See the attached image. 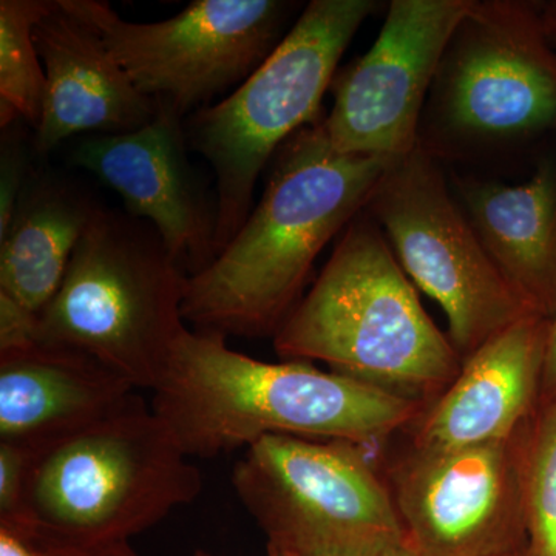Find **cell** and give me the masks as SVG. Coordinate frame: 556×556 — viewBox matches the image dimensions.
Here are the masks:
<instances>
[{
  "instance_id": "obj_8",
  "label": "cell",
  "mask_w": 556,
  "mask_h": 556,
  "mask_svg": "<svg viewBox=\"0 0 556 556\" xmlns=\"http://www.w3.org/2000/svg\"><path fill=\"white\" fill-rule=\"evenodd\" d=\"M365 212L413 285L444 309L448 338L463 361L536 314L490 257L441 161L426 150L417 148L388 167Z\"/></svg>"
},
{
  "instance_id": "obj_25",
  "label": "cell",
  "mask_w": 556,
  "mask_h": 556,
  "mask_svg": "<svg viewBox=\"0 0 556 556\" xmlns=\"http://www.w3.org/2000/svg\"><path fill=\"white\" fill-rule=\"evenodd\" d=\"M268 556H419L408 541L405 543L383 544V546L357 548V551L331 552V554L314 555H277L268 552Z\"/></svg>"
},
{
  "instance_id": "obj_16",
  "label": "cell",
  "mask_w": 556,
  "mask_h": 556,
  "mask_svg": "<svg viewBox=\"0 0 556 556\" xmlns=\"http://www.w3.org/2000/svg\"><path fill=\"white\" fill-rule=\"evenodd\" d=\"M100 362L36 345L0 353V442L35 448L115 415L138 396Z\"/></svg>"
},
{
  "instance_id": "obj_28",
  "label": "cell",
  "mask_w": 556,
  "mask_h": 556,
  "mask_svg": "<svg viewBox=\"0 0 556 556\" xmlns=\"http://www.w3.org/2000/svg\"><path fill=\"white\" fill-rule=\"evenodd\" d=\"M93 556H138L135 554L134 548L129 546V544H121V546L108 548V551H102L100 554Z\"/></svg>"
},
{
  "instance_id": "obj_20",
  "label": "cell",
  "mask_w": 556,
  "mask_h": 556,
  "mask_svg": "<svg viewBox=\"0 0 556 556\" xmlns=\"http://www.w3.org/2000/svg\"><path fill=\"white\" fill-rule=\"evenodd\" d=\"M525 556H556V396L541 399L525 431Z\"/></svg>"
},
{
  "instance_id": "obj_7",
  "label": "cell",
  "mask_w": 556,
  "mask_h": 556,
  "mask_svg": "<svg viewBox=\"0 0 556 556\" xmlns=\"http://www.w3.org/2000/svg\"><path fill=\"white\" fill-rule=\"evenodd\" d=\"M376 7L372 0H313L229 97L189 116L188 146L217 178L215 254L251 214L266 164L289 138L321 118L340 58Z\"/></svg>"
},
{
  "instance_id": "obj_26",
  "label": "cell",
  "mask_w": 556,
  "mask_h": 556,
  "mask_svg": "<svg viewBox=\"0 0 556 556\" xmlns=\"http://www.w3.org/2000/svg\"><path fill=\"white\" fill-rule=\"evenodd\" d=\"M556 396V311L551 317V331H548L546 365H544L543 391L541 399Z\"/></svg>"
},
{
  "instance_id": "obj_14",
  "label": "cell",
  "mask_w": 556,
  "mask_h": 556,
  "mask_svg": "<svg viewBox=\"0 0 556 556\" xmlns=\"http://www.w3.org/2000/svg\"><path fill=\"white\" fill-rule=\"evenodd\" d=\"M551 318L530 314L464 358L452 386L397 437L441 452L507 441L535 415L543 391Z\"/></svg>"
},
{
  "instance_id": "obj_27",
  "label": "cell",
  "mask_w": 556,
  "mask_h": 556,
  "mask_svg": "<svg viewBox=\"0 0 556 556\" xmlns=\"http://www.w3.org/2000/svg\"><path fill=\"white\" fill-rule=\"evenodd\" d=\"M544 24H546L548 36L556 46V0L543 3Z\"/></svg>"
},
{
  "instance_id": "obj_13",
  "label": "cell",
  "mask_w": 556,
  "mask_h": 556,
  "mask_svg": "<svg viewBox=\"0 0 556 556\" xmlns=\"http://www.w3.org/2000/svg\"><path fill=\"white\" fill-rule=\"evenodd\" d=\"M182 118L159 104L141 129L91 135L76 146L73 163L115 190L127 214L149 223L189 276L214 262L215 208L193 178Z\"/></svg>"
},
{
  "instance_id": "obj_21",
  "label": "cell",
  "mask_w": 556,
  "mask_h": 556,
  "mask_svg": "<svg viewBox=\"0 0 556 556\" xmlns=\"http://www.w3.org/2000/svg\"><path fill=\"white\" fill-rule=\"evenodd\" d=\"M30 448L0 442V521H9L20 508Z\"/></svg>"
},
{
  "instance_id": "obj_22",
  "label": "cell",
  "mask_w": 556,
  "mask_h": 556,
  "mask_svg": "<svg viewBox=\"0 0 556 556\" xmlns=\"http://www.w3.org/2000/svg\"><path fill=\"white\" fill-rule=\"evenodd\" d=\"M39 316L0 294V353L38 343Z\"/></svg>"
},
{
  "instance_id": "obj_5",
  "label": "cell",
  "mask_w": 556,
  "mask_h": 556,
  "mask_svg": "<svg viewBox=\"0 0 556 556\" xmlns=\"http://www.w3.org/2000/svg\"><path fill=\"white\" fill-rule=\"evenodd\" d=\"M188 278L149 223L98 206L40 313L38 343L86 354L153 391L189 329Z\"/></svg>"
},
{
  "instance_id": "obj_24",
  "label": "cell",
  "mask_w": 556,
  "mask_h": 556,
  "mask_svg": "<svg viewBox=\"0 0 556 556\" xmlns=\"http://www.w3.org/2000/svg\"><path fill=\"white\" fill-rule=\"evenodd\" d=\"M0 556H70L60 548L40 543L24 530L0 525Z\"/></svg>"
},
{
  "instance_id": "obj_6",
  "label": "cell",
  "mask_w": 556,
  "mask_h": 556,
  "mask_svg": "<svg viewBox=\"0 0 556 556\" xmlns=\"http://www.w3.org/2000/svg\"><path fill=\"white\" fill-rule=\"evenodd\" d=\"M555 137L556 46L543 3L473 0L439 64L417 148L466 160Z\"/></svg>"
},
{
  "instance_id": "obj_23",
  "label": "cell",
  "mask_w": 556,
  "mask_h": 556,
  "mask_svg": "<svg viewBox=\"0 0 556 556\" xmlns=\"http://www.w3.org/2000/svg\"><path fill=\"white\" fill-rule=\"evenodd\" d=\"M22 153L16 142H2L0 163V237L5 236L21 200Z\"/></svg>"
},
{
  "instance_id": "obj_18",
  "label": "cell",
  "mask_w": 556,
  "mask_h": 556,
  "mask_svg": "<svg viewBox=\"0 0 556 556\" xmlns=\"http://www.w3.org/2000/svg\"><path fill=\"white\" fill-rule=\"evenodd\" d=\"M97 207L56 179H39L25 189L0 237V294L40 316L60 291Z\"/></svg>"
},
{
  "instance_id": "obj_4",
  "label": "cell",
  "mask_w": 556,
  "mask_h": 556,
  "mask_svg": "<svg viewBox=\"0 0 556 556\" xmlns=\"http://www.w3.org/2000/svg\"><path fill=\"white\" fill-rule=\"evenodd\" d=\"M199 468L137 396L98 422L30 448L9 525L70 556H93L197 500Z\"/></svg>"
},
{
  "instance_id": "obj_19",
  "label": "cell",
  "mask_w": 556,
  "mask_h": 556,
  "mask_svg": "<svg viewBox=\"0 0 556 556\" xmlns=\"http://www.w3.org/2000/svg\"><path fill=\"white\" fill-rule=\"evenodd\" d=\"M53 0L0 2V124L24 119L38 130L47 78L35 42V27Z\"/></svg>"
},
{
  "instance_id": "obj_17",
  "label": "cell",
  "mask_w": 556,
  "mask_h": 556,
  "mask_svg": "<svg viewBox=\"0 0 556 556\" xmlns=\"http://www.w3.org/2000/svg\"><path fill=\"white\" fill-rule=\"evenodd\" d=\"M457 203L501 273L541 316L556 311V155L541 156L529 181L452 175Z\"/></svg>"
},
{
  "instance_id": "obj_12",
  "label": "cell",
  "mask_w": 556,
  "mask_h": 556,
  "mask_svg": "<svg viewBox=\"0 0 556 556\" xmlns=\"http://www.w3.org/2000/svg\"><path fill=\"white\" fill-rule=\"evenodd\" d=\"M473 0H393L371 49L332 80L325 116L332 148L348 155L404 159L419 146L420 121L439 64Z\"/></svg>"
},
{
  "instance_id": "obj_30",
  "label": "cell",
  "mask_w": 556,
  "mask_h": 556,
  "mask_svg": "<svg viewBox=\"0 0 556 556\" xmlns=\"http://www.w3.org/2000/svg\"><path fill=\"white\" fill-rule=\"evenodd\" d=\"M197 556H207L206 554H197Z\"/></svg>"
},
{
  "instance_id": "obj_1",
  "label": "cell",
  "mask_w": 556,
  "mask_h": 556,
  "mask_svg": "<svg viewBox=\"0 0 556 556\" xmlns=\"http://www.w3.org/2000/svg\"><path fill=\"white\" fill-rule=\"evenodd\" d=\"M394 161L338 152L324 118L289 138L239 232L189 276L186 324L226 338H274L302 300L320 252L367 207Z\"/></svg>"
},
{
  "instance_id": "obj_15",
  "label": "cell",
  "mask_w": 556,
  "mask_h": 556,
  "mask_svg": "<svg viewBox=\"0 0 556 556\" xmlns=\"http://www.w3.org/2000/svg\"><path fill=\"white\" fill-rule=\"evenodd\" d=\"M33 35L47 78L38 152L80 134H129L155 118L159 104L138 90L101 36L60 0L51 2Z\"/></svg>"
},
{
  "instance_id": "obj_29",
  "label": "cell",
  "mask_w": 556,
  "mask_h": 556,
  "mask_svg": "<svg viewBox=\"0 0 556 556\" xmlns=\"http://www.w3.org/2000/svg\"><path fill=\"white\" fill-rule=\"evenodd\" d=\"M522 552H525V551H522ZM522 552H518V554L510 555V556H525V555H522Z\"/></svg>"
},
{
  "instance_id": "obj_2",
  "label": "cell",
  "mask_w": 556,
  "mask_h": 556,
  "mask_svg": "<svg viewBox=\"0 0 556 556\" xmlns=\"http://www.w3.org/2000/svg\"><path fill=\"white\" fill-rule=\"evenodd\" d=\"M152 409L186 455L212 457L269 434L386 444L426 407L311 362L257 361L219 332L188 329Z\"/></svg>"
},
{
  "instance_id": "obj_3",
  "label": "cell",
  "mask_w": 556,
  "mask_h": 556,
  "mask_svg": "<svg viewBox=\"0 0 556 556\" xmlns=\"http://www.w3.org/2000/svg\"><path fill=\"white\" fill-rule=\"evenodd\" d=\"M273 340L285 361L324 362L426 408L464 364L365 208Z\"/></svg>"
},
{
  "instance_id": "obj_9",
  "label": "cell",
  "mask_w": 556,
  "mask_h": 556,
  "mask_svg": "<svg viewBox=\"0 0 556 556\" xmlns=\"http://www.w3.org/2000/svg\"><path fill=\"white\" fill-rule=\"evenodd\" d=\"M232 484L273 554H331L408 541L390 490L362 445L269 434L249 445Z\"/></svg>"
},
{
  "instance_id": "obj_11",
  "label": "cell",
  "mask_w": 556,
  "mask_h": 556,
  "mask_svg": "<svg viewBox=\"0 0 556 556\" xmlns=\"http://www.w3.org/2000/svg\"><path fill=\"white\" fill-rule=\"evenodd\" d=\"M526 427L507 441L477 447L387 448L379 471L417 555L510 556L525 551Z\"/></svg>"
},
{
  "instance_id": "obj_10",
  "label": "cell",
  "mask_w": 556,
  "mask_h": 556,
  "mask_svg": "<svg viewBox=\"0 0 556 556\" xmlns=\"http://www.w3.org/2000/svg\"><path fill=\"white\" fill-rule=\"evenodd\" d=\"M89 24L141 93L181 118L244 79L283 39L291 5L197 0L161 22H130L100 0H60Z\"/></svg>"
}]
</instances>
